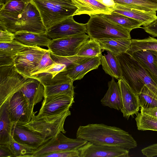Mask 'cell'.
Returning a JSON list of instances; mask_svg holds the SVG:
<instances>
[{"label":"cell","instance_id":"6da1fadb","mask_svg":"<svg viewBox=\"0 0 157 157\" xmlns=\"http://www.w3.org/2000/svg\"><path fill=\"white\" fill-rule=\"evenodd\" d=\"M77 138L87 140L94 144L120 147L129 150L137 143L128 132L115 126L103 124H92L78 128Z\"/></svg>","mask_w":157,"mask_h":157},{"label":"cell","instance_id":"7a4b0ae2","mask_svg":"<svg viewBox=\"0 0 157 157\" xmlns=\"http://www.w3.org/2000/svg\"><path fill=\"white\" fill-rule=\"evenodd\" d=\"M116 56L121 78L134 92L138 95L145 85L157 96V84L140 62L126 52Z\"/></svg>","mask_w":157,"mask_h":157},{"label":"cell","instance_id":"3957f363","mask_svg":"<svg viewBox=\"0 0 157 157\" xmlns=\"http://www.w3.org/2000/svg\"><path fill=\"white\" fill-rule=\"evenodd\" d=\"M37 8L47 29L60 21L74 16L78 8L72 0H31Z\"/></svg>","mask_w":157,"mask_h":157},{"label":"cell","instance_id":"277c9868","mask_svg":"<svg viewBox=\"0 0 157 157\" xmlns=\"http://www.w3.org/2000/svg\"><path fill=\"white\" fill-rule=\"evenodd\" d=\"M36 112H33L32 118L29 122L21 124L29 129L38 132L47 140L56 136L60 132L66 133V132L64 128V124L66 118L71 115L70 109L58 114L51 115H35Z\"/></svg>","mask_w":157,"mask_h":157},{"label":"cell","instance_id":"5b68a950","mask_svg":"<svg viewBox=\"0 0 157 157\" xmlns=\"http://www.w3.org/2000/svg\"><path fill=\"white\" fill-rule=\"evenodd\" d=\"M90 39L97 41L107 39H131L130 31L106 19L101 14L90 16L86 23Z\"/></svg>","mask_w":157,"mask_h":157},{"label":"cell","instance_id":"8992f818","mask_svg":"<svg viewBox=\"0 0 157 157\" xmlns=\"http://www.w3.org/2000/svg\"><path fill=\"white\" fill-rule=\"evenodd\" d=\"M2 29L13 33L26 31L45 34L47 31L38 10L32 0L27 4L20 18Z\"/></svg>","mask_w":157,"mask_h":157},{"label":"cell","instance_id":"52a82bcc","mask_svg":"<svg viewBox=\"0 0 157 157\" xmlns=\"http://www.w3.org/2000/svg\"><path fill=\"white\" fill-rule=\"evenodd\" d=\"M16 70L14 65L0 67V106L29 81Z\"/></svg>","mask_w":157,"mask_h":157},{"label":"cell","instance_id":"ba28073f","mask_svg":"<svg viewBox=\"0 0 157 157\" xmlns=\"http://www.w3.org/2000/svg\"><path fill=\"white\" fill-rule=\"evenodd\" d=\"M60 132L36 149L33 157H42L48 154L64 151H77L88 141L79 138L71 139Z\"/></svg>","mask_w":157,"mask_h":157},{"label":"cell","instance_id":"9c48e42d","mask_svg":"<svg viewBox=\"0 0 157 157\" xmlns=\"http://www.w3.org/2000/svg\"><path fill=\"white\" fill-rule=\"evenodd\" d=\"M49 51L37 46L25 47L14 58V65L16 70L25 78H31V71Z\"/></svg>","mask_w":157,"mask_h":157},{"label":"cell","instance_id":"30bf717a","mask_svg":"<svg viewBox=\"0 0 157 157\" xmlns=\"http://www.w3.org/2000/svg\"><path fill=\"white\" fill-rule=\"evenodd\" d=\"M89 38L88 35L84 33L52 40L48 47L51 53L55 55L73 57L76 56L81 46Z\"/></svg>","mask_w":157,"mask_h":157},{"label":"cell","instance_id":"8fae6325","mask_svg":"<svg viewBox=\"0 0 157 157\" xmlns=\"http://www.w3.org/2000/svg\"><path fill=\"white\" fill-rule=\"evenodd\" d=\"M70 16L47 29L46 35L52 40L87 33L86 24L76 22Z\"/></svg>","mask_w":157,"mask_h":157},{"label":"cell","instance_id":"7c38bea8","mask_svg":"<svg viewBox=\"0 0 157 157\" xmlns=\"http://www.w3.org/2000/svg\"><path fill=\"white\" fill-rule=\"evenodd\" d=\"M78 151L80 157H128L129 151L117 146L94 144L87 142Z\"/></svg>","mask_w":157,"mask_h":157},{"label":"cell","instance_id":"4fadbf2b","mask_svg":"<svg viewBox=\"0 0 157 157\" xmlns=\"http://www.w3.org/2000/svg\"><path fill=\"white\" fill-rule=\"evenodd\" d=\"M75 102L74 97L66 94L45 97L38 114L48 116L61 113L70 109Z\"/></svg>","mask_w":157,"mask_h":157},{"label":"cell","instance_id":"5bb4252c","mask_svg":"<svg viewBox=\"0 0 157 157\" xmlns=\"http://www.w3.org/2000/svg\"><path fill=\"white\" fill-rule=\"evenodd\" d=\"M101 64L100 59L98 57H79L67 65L64 72L74 81L81 79L86 74L97 69Z\"/></svg>","mask_w":157,"mask_h":157},{"label":"cell","instance_id":"9a60e30c","mask_svg":"<svg viewBox=\"0 0 157 157\" xmlns=\"http://www.w3.org/2000/svg\"><path fill=\"white\" fill-rule=\"evenodd\" d=\"M31 0H7L0 5V28H4L20 18Z\"/></svg>","mask_w":157,"mask_h":157},{"label":"cell","instance_id":"2e32d148","mask_svg":"<svg viewBox=\"0 0 157 157\" xmlns=\"http://www.w3.org/2000/svg\"><path fill=\"white\" fill-rule=\"evenodd\" d=\"M11 135L16 142L36 149L48 140L38 132L17 123L13 124Z\"/></svg>","mask_w":157,"mask_h":157},{"label":"cell","instance_id":"e0dca14e","mask_svg":"<svg viewBox=\"0 0 157 157\" xmlns=\"http://www.w3.org/2000/svg\"><path fill=\"white\" fill-rule=\"evenodd\" d=\"M6 102L9 117L13 124H24L29 121L26 101L21 91L15 93Z\"/></svg>","mask_w":157,"mask_h":157},{"label":"cell","instance_id":"ac0fdd59","mask_svg":"<svg viewBox=\"0 0 157 157\" xmlns=\"http://www.w3.org/2000/svg\"><path fill=\"white\" fill-rule=\"evenodd\" d=\"M113 12L125 15L141 23L143 26L151 23L157 19L156 11L148 8L121 5L116 3L112 9Z\"/></svg>","mask_w":157,"mask_h":157},{"label":"cell","instance_id":"d6986e66","mask_svg":"<svg viewBox=\"0 0 157 157\" xmlns=\"http://www.w3.org/2000/svg\"><path fill=\"white\" fill-rule=\"evenodd\" d=\"M118 81L123 105L120 110L123 117L128 119L130 116L137 115L138 113L140 107L138 96L122 78Z\"/></svg>","mask_w":157,"mask_h":157},{"label":"cell","instance_id":"ffe728a7","mask_svg":"<svg viewBox=\"0 0 157 157\" xmlns=\"http://www.w3.org/2000/svg\"><path fill=\"white\" fill-rule=\"evenodd\" d=\"M19 91L25 98L30 121L34 112V106L44 98V86L38 80L30 78L29 81Z\"/></svg>","mask_w":157,"mask_h":157},{"label":"cell","instance_id":"44dd1931","mask_svg":"<svg viewBox=\"0 0 157 157\" xmlns=\"http://www.w3.org/2000/svg\"><path fill=\"white\" fill-rule=\"evenodd\" d=\"M78 9L74 15L109 14L113 10L97 0H72Z\"/></svg>","mask_w":157,"mask_h":157},{"label":"cell","instance_id":"7402d4cb","mask_svg":"<svg viewBox=\"0 0 157 157\" xmlns=\"http://www.w3.org/2000/svg\"><path fill=\"white\" fill-rule=\"evenodd\" d=\"M67 66L64 64L56 63L35 73L31 78L38 80L44 86L59 80L60 72L64 71Z\"/></svg>","mask_w":157,"mask_h":157},{"label":"cell","instance_id":"603a6c76","mask_svg":"<svg viewBox=\"0 0 157 157\" xmlns=\"http://www.w3.org/2000/svg\"><path fill=\"white\" fill-rule=\"evenodd\" d=\"M108 89L104 97L101 99V104L104 106L118 110H121L123 107L120 88L114 78L112 77L108 82Z\"/></svg>","mask_w":157,"mask_h":157},{"label":"cell","instance_id":"cb8c5ba5","mask_svg":"<svg viewBox=\"0 0 157 157\" xmlns=\"http://www.w3.org/2000/svg\"><path fill=\"white\" fill-rule=\"evenodd\" d=\"M14 34V40L28 46L48 47L52 40L45 34L20 31L15 33Z\"/></svg>","mask_w":157,"mask_h":157},{"label":"cell","instance_id":"d4e9b609","mask_svg":"<svg viewBox=\"0 0 157 157\" xmlns=\"http://www.w3.org/2000/svg\"><path fill=\"white\" fill-rule=\"evenodd\" d=\"M13 125L6 102L0 106V145H7L10 141Z\"/></svg>","mask_w":157,"mask_h":157},{"label":"cell","instance_id":"484cf974","mask_svg":"<svg viewBox=\"0 0 157 157\" xmlns=\"http://www.w3.org/2000/svg\"><path fill=\"white\" fill-rule=\"evenodd\" d=\"M98 41L102 50L109 51L115 55L126 52L131 43V39L122 38L107 39Z\"/></svg>","mask_w":157,"mask_h":157},{"label":"cell","instance_id":"4316f807","mask_svg":"<svg viewBox=\"0 0 157 157\" xmlns=\"http://www.w3.org/2000/svg\"><path fill=\"white\" fill-rule=\"evenodd\" d=\"M131 55L142 64L157 84V66L155 63L151 51L140 50L134 52Z\"/></svg>","mask_w":157,"mask_h":157},{"label":"cell","instance_id":"83f0119b","mask_svg":"<svg viewBox=\"0 0 157 157\" xmlns=\"http://www.w3.org/2000/svg\"><path fill=\"white\" fill-rule=\"evenodd\" d=\"M101 64L105 72L117 80L121 78V72L116 56L112 52L107 51V54L99 57Z\"/></svg>","mask_w":157,"mask_h":157},{"label":"cell","instance_id":"f1b7e54d","mask_svg":"<svg viewBox=\"0 0 157 157\" xmlns=\"http://www.w3.org/2000/svg\"><path fill=\"white\" fill-rule=\"evenodd\" d=\"M73 81L69 78L54 85L44 86V97L51 95L66 94L74 97Z\"/></svg>","mask_w":157,"mask_h":157},{"label":"cell","instance_id":"f546056e","mask_svg":"<svg viewBox=\"0 0 157 157\" xmlns=\"http://www.w3.org/2000/svg\"><path fill=\"white\" fill-rule=\"evenodd\" d=\"M102 16L124 28L131 31L138 28H142V24L139 21L121 14L114 12L109 14H101Z\"/></svg>","mask_w":157,"mask_h":157},{"label":"cell","instance_id":"4dcf8cb0","mask_svg":"<svg viewBox=\"0 0 157 157\" xmlns=\"http://www.w3.org/2000/svg\"><path fill=\"white\" fill-rule=\"evenodd\" d=\"M143 50L157 51V39L149 36L142 39H131L130 47L126 52L131 55L136 52Z\"/></svg>","mask_w":157,"mask_h":157},{"label":"cell","instance_id":"1f68e13d","mask_svg":"<svg viewBox=\"0 0 157 157\" xmlns=\"http://www.w3.org/2000/svg\"><path fill=\"white\" fill-rule=\"evenodd\" d=\"M102 50L98 41L90 39L81 46L76 56L82 57H99L102 55Z\"/></svg>","mask_w":157,"mask_h":157},{"label":"cell","instance_id":"d6a6232c","mask_svg":"<svg viewBox=\"0 0 157 157\" xmlns=\"http://www.w3.org/2000/svg\"><path fill=\"white\" fill-rule=\"evenodd\" d=\"M141 108L150 109L157 107V96L145 85L138 95Z\"/></svg>","mask_w":157,"mask_h":157},{"label":"cell","instance_id":"836d02e7","mask_svg":"<svg viewBox=\"0 0 157 157\" xmlns=\"http://www.w3.org/2000/svg\"><path fill=\"white\" fill-rule=\"evenodd\" d=\"M135 118L138 130L157 131V120L147 115L138 113Z\"/></svg>","mask_w":157,"mask_h":157},{"label":"cell","instance_id":"e575fe53","mask_svg":"<svg viewBox=\"0 0 157 157\" xmlns=\"http://www.w3.org/2000/svg\"><path fill=\"white\" fill-rule=\"evenodd\" d=\"M7 145L13 157H33L34 152L36 150L16 142L12 137Z\"/></svg>","mask_w":157,"mask_h":157},{"label":"cell","instance_id":"d590c367","mask_svg":"<svg viewBox=\"0 0 157 157\" xmlns=\"http://www.w3.org/2000/svg\"><path fill=\"white\" fill-rule=\"evenodd\" d=\"M116 3L126 6L148 8L157 11V0H113Z\"/></svg>","mask_w":157,"mask_h":157},{"label":"cell","instance_id":"8d00e7d4","mask_svg":"<svg viewBox=\"0 0 157 157\" xmlns=\"http://www.w3.org/2000/svg\"><path fill=\"white\" fill-rule=\"evenodd\" d=\"M26 46L15 40L11 42H0V52L15 56Z\"/></svg>","mask_w":157,"mask_h":157},{"label":"cell","instance_id":"74e56055","mask_svg":"<svg viewBox=\"0 0 157 157\" xmlns=\"http://www.w3.org/2000/svg\"><path fill=\"white\" fill-rule=\"evenodd\" d=\"M56 62L52 58L49 51L46 53L42 57L38 65L31 72V76L35 73L53 64Z\"/></svg>","mask_w":157,"mask_h":157},{"label":"cell","instance_id":"f35d334b","mask_svg":"<svg viewBox=\"0 0 157 157\" xmlns=\"http://www.w3.org/2000/svg\"><path fill=\"white\" fill-rule=\"evenodd\" d=\"M80 157L78 150L64 151L48 154L42 157Z\"/></svg>","mask_w":157,"mask_h":157},{"label":"cell","instance_id":"ab89813d","mask_svg":"<svg viewBox=\"0 0 157 157\" xmlns=\"http://www.w3.org/2000/svg\"><path fill=\"white\" fill-rule=\"evenodd\" d=\"M15 56L0 52V67L14 65V59Z\"/></svg>","mask_w":157,"mask_h":157},{"label":"cell","instance_id":"60d3db41","mask_svg":"<svg viewBox=\"0 0 157 157\" xmlns=\"http://www.w3.org/2000/svg\"><path fill=\"white\" fill-rule=\"evenodd\" d=\"M14 33L4 29H0V42H11L14 40Z\"/></svg>","mask_w":157,"mask_h":157},{"label":"cell","instance_id":"b9f144b4","mask_svg":"<svg viewBox=\"0 0 157 157\" xmlns=\"http://www.w3.org/2000/svg\"><path fill=\"white\" fill-rule=\"evenodd\" d=\"M142 154L147 157L157 155V144L144 148L141 150Z\"/></svg>","mask_w":157,"mask_h":157},{"label":"cell","instance_id":"7bdbcfd3","mask_svg":"<svg viewBox=\"0 0 157 157\" xmlns=\"http://www.w3.org/2000/svg\"><path fill=\"white\" fill-rule=\"evenodd\" d=\"M145 31L153 36L157 37V19L151 24L142 27Z\"/></svg>","mask_w":157,"mask_h":157},{"label":"cell","instance_id":"ee69618b","mask_svg":"<svg viewBox=\"0 0 157 157\" xmlns=\"http://www.w3.org/2000/svg\"><path fill=\"white\" fill-rule=\"evenodd\" d=\"M0 157H13L7 145H0Z\"/></svg>","mask_w":157,"mask_h":157},{"label":"cell","instance_id":"f6af8a7d","mask_svg":"<svg viewBox=\"0 0 157 157\" xmlns=\"http://www.w3.org/2000/svg\"><path fill=\"white\" fill-rule=\"evenodd\" d=\"M141 113L147 115L157 120V107L150 109L141 108Z\"/></svg>","mask_w":157,"mask_h":157},{"label":"cell","instance_id":"bcb514c9","mask_svg":"<svg viewBox=\"0 0 157 157\" xmlns=\"http://www.w3.org/2000/svg\"><path fill=\"white\" fill-rule=\"evenodd\" d=\"M105 6L111 9L113 8L116 5V3L113 0H97Z\"/></svg>","mask_w":157,"mask_h":157},{"label":"cell","instance_id":"7dc6e473","mask_svg":"<svg viewBox=\"0 0 157 157\" xmlns=\"http://www.w3.org/2000/svg\"><path fill=\"white\" fill-rule=\"evenodd\" d=\"M151 51L153 55L155 63L157 66V51Z\"/></svg>","mask_w":157,"mask_h":157},{"label":"cell","instance_id":"c3c4849f","mask_svg":"<svg viewBox=\"0 0 157 157\" xmlns=\"http://www.w3.org/2000/svg\"><path fill=\"white\" fill-rule=\"evenodd\" d=\"M7 0H0V5L4 4Z\"/></svg>","mask_w":157,"mask_h":157}]
</instances>
